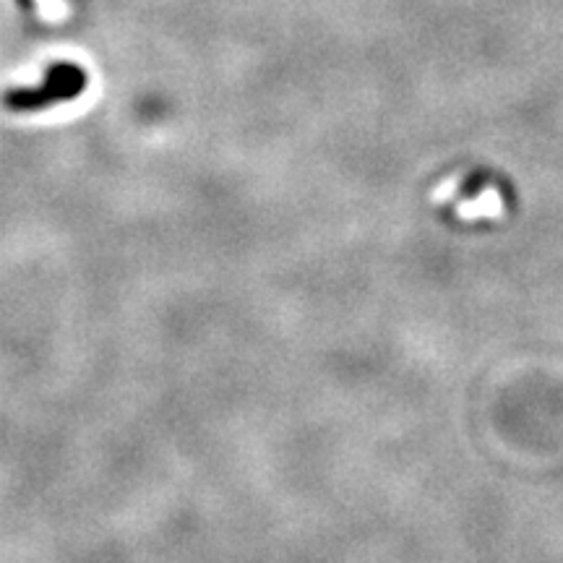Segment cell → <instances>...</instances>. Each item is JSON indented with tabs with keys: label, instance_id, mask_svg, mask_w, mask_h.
Masks as SVG:
<instances>
[{
	"label": "cell",
	"instance_id": "7a4b0ae2",
	"mask_svg": "<svg viewBox=\"0 0 563 563\" xmlns=\"http://www.w3.org/2000/svg\"><path fill=\"white\" fill-rule=\"evenodd\" d=\"M16 3H19V6L24 8V11H29V8L34 6V0H16Z\"/></svg>",
	"mask_w": 563,
	"mask_h": 563
},
{
	"label": "cell",
	"instance_id": "6da1fadb",
	"mask_svg": "<svg viewBox=\"0 0 563 563\" xmlns=\"http://www.w3.org/2000/svg\"><path fill=\"white\" fill-rule=\"evenodd\" d=\"M89 76L87 71L71 60H58L47 68L45 79L37 87L11 89L3 94V105L11 113H37V110H50L58 102H71L87 92Z\"/></svg>",
	"mask_w": 563,
	"mask_h": 563
}]
</instances>
